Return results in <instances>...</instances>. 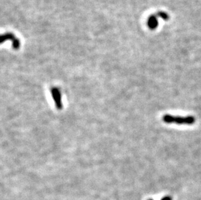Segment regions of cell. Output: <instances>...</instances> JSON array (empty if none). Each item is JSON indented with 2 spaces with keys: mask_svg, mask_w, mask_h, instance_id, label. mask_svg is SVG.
Returning a JSON list of instances; mask_svg holds the SVG:
<instances>
[{
  "mask_svg": "<svg viewBox=\"0 0 201 200\" xmlns=\"http://www.w3.org/2000/svg\"><path fill=\"white\" fill-rule=\"evenodd\" d=\"M158 16L164 20H168L169 18V14L165 12H159L158 13Z\"/></svg>",
  "mask_w": 201,
  "mask_h": 200,
  "instance_id": "277c9868",
  "label": "cell"
},
{
  "mask_svg": "<svg viewBox=\"0 0 201 200\" xmlns=\"http://www.w3.org/2000/svg\"><path fill=\"white\" fill-rule=\"evenodd\" d=\"M148 25L149 28L152 30L156 29L158 25V20L157 16L155 15H151L148 20Z\"/></svg>",
  "mask_w": 201,
  "mask_h": 200,
  "instance_id": "3957f363",
  "label": "cell"
},
{
  "mask_svg": "<svg viewBox=\"0 0 201 200\" xmlns=\"http://www.w3.org/2000/svg\"><path fill=\"white\" fill-rule=\"evenodd\" d=\"M51 94H52V96L54 97V99L55 100L57 107H58V109L61 108V94H60L59 90H58L57 89H51Z\"/></svg>",
  "mask_w": 201,
  "mask_h": 200,
  "instance_id": "7a4b0ae2",
  "label": "cell"
},
{
  "mask_svg": "<svg viewBox=\"0 0 201 200\" xmlns=\"http://www.w3.org/2000/svg\"><path fill=\"white\" fill-rule=\"evenodd\" d=\"M149 200H153V199H149Z\"/></svg>",
  "mask_w": 201,
  "mask_h": 200,
  "instance_id": "8992f818",
  "label": "cell"
},
{
  "mask_svg": "<svg viewBox=\"0 0 201 200\" xmlns=\"http://www.w3.org/2000/svg\"><path fill=\"white\" fill-rule=\"evenodd\" d=\"M161 200H172V198L170 196H166L163 198Z\"/></svg>",
  "mask_w": 201,
  "mask_h": 200,
  "instance_id": "5b68a950",
  "label": "cell"
},
{
  "mask_svg": "<svg viewBox=\"0 0 201 200\" xmlns=\"http://www.w3.org/2000/svg\"><path fill=\"white\" fill-rule=\"evenodd\" d=\"M163 120L167 124H177L178 125H192L195 124V118L192 116H174L171 115H165Z\"/></svg>",
  "mask_w": 201,
  "mask_h": 200,
  "instance_id": "6da1fadb",
  "label": "cell"
}]
</instances>
